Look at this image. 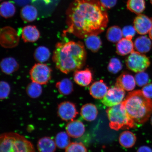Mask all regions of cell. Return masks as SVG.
Masks as SVG:
<instances>
[{
    "mask_svg": "<svg viewBox=\"0 0 152 152\" xmlns=\"http://www.w3.org/2000/svg\"><path fill=\"white\" fill-rule=\"evenodd\" d=\"M109 88L102 80L95 82L91 85L90 88V94L96 99H102L105 96Z\"/></svg>",
    "mask_w": 152,
    "mask_h": 152,
    "instance_id": "15",
    "label": "cell"
},
{
    "mask_svg": "<svg viewBox=\"0 0 152 152\" xmlns=\"http://www.w3.org/2000/svg\"><path fill=\"white\" fill-rule=\"evenodd\" d=\"M40 37V34L35 26H26L22 29V37L25 42H35L39 39Z\"/></svg>",
    "mask_w": 152,
    "mask_h": 152,
    "instance_id": "14",
    "label": "cell"
},
{
    "mask_svg": "<svg viewBox=\"0 0 152 152\" xmlns=\"http://www.w3.org/2000/svg\"><path fill=\"white\" fill-rule=\"evenodd\" d=\"M110 128L118 131L135 128L136 124L131 118L124 104L121 103L110 107L106 110Z\"/></svg>",
    "mask_w": 152,
    "mask_h": 152,
    "instance_id": "5",
    "label": "cell"
},
{
    "mask_svg": "<svg viewBox=\"0 0 152 152\" xmlns=\"http://www.w3.org/2000/svg\"><path fill=\"white\" fill-rule=\"evenodd\" d=\"M134 47L138 52L144 54L149 52L152 47V42L146 36H141L136 39L134 41Z\"/></svg>",
    "mask_w": 152,
    "mask_h": 152,
    "instance_id": "21",
    "label": "cell"
},
{
    "mask_svg": "<svg viewBox=\"0 0 152 152\" xmlns=\"http://www.w3.org/2000/svg\"><path fill=\"white\" fill-rule=\"evenodd\" d=\"M0 87V98L1 100L4 99L8 96L10 93V86L7 82L3 81H1Z\"/></svg>",
    "mask_w": 152,
    "mask_h": 152,
    "instance_id": "35",
    "label": "cell"
},
{
    "mask_svg": "<svg viewBox=\"0 0 152 152\" xmlns=\"http://www.w3.org/2000/svg\"><path fill=\"white\" fill-rule=\"evenodd\" d=\"M66 132L71 137L78 138L84 134L85 126L83 122L79 120H73L67 124L66 126Z\"/></svg>",
    "mask_w": 152,
    "mask_h": 152,
    "instance_id": "13",
    "label": "cell"
},
{
    "mask_svg": "<svg viewBox=\"0 0 152 152\" xmlns=\"http://www.w3.org/2000/svg\"><path fill=\"white\" fill-rule=\"evenodd\" d=\"M134 44L132 39L124 38L117 43L116 52L120 56H124L134 51Z\"/></svg>",
    "mask_w": 152,
    "mask_h": 152,
    "instance_id": "18",
    "label": "cell"
},
{
    "mask_svg": "<svg viewBox=\"0 0 152 152\" xmlns=\"http://www.w3.org/2000/svg\"><path fill=\"white\" fill-rule=\"evenodd\" d=\"M50 53L46 47L41 46L37 48L34 53V58L39 63H43L49 59Z\"/></svg>",
    "mask_w": 152,
    "mask_h": 152,
    "instance_id": "28",
    "label": "cell"
},
{
    "mask_svg": "<svg viewBox=\"0 0 152 152\" xmlns=\"http://www.w3.org/2000/svg\"><path fill=\"white\" fill-rule=\"evenodd\" d=\"M142 92L144 96L149 99L152 98V83L144 86L142 89Z\"/></svg>",
    "mask_w": 152,
    "mask_h": 152,
    "instance_id": "38",
    "label": "cell"
},
{
    "mask_svg": "<svg viewBox=\"0 0 152 152\" xmlns=\"http://www.w3.org/2000/svg\"><path fill=\"white\" fill-rule=\"evenodd\" d=\"M66 16L68 28L64 35L72 34L80 39L101 33L109 22L106 9L98 0H75Z\"/></svg>",
    "mask_w": 152,
    "mask_h": 152,
    "instance_id": "1",
    "label": "cell"
},
{
    "mask_svg": "<svg viewBox=\"0 0 152 152\" xmlns=\"http://www.w3.org/2000/svg\"><path fill=\"white\" fill-rule=\"evenodd\" d=\"M1 71L6 75H10L14 73L18 69V62L12 57H7L1 61Z\"/></svg>",
    "mask_w": 152,
    "mask_h": 152,
    "instance_id": "17",
    "label": "cell"
},
{
    "mask_svg": "<svg viewBox=\"0 0 152 152\" xmlns=\"http://www.w3.org/2000/svg\"><path fill=\"white\" fill-rule=\"evenodd\" d=\"M26 94L30 98L35 99L39 97L42 92V88L41 85L32 82L26 87Z\"/></svg>",
    "mask_w": 152,
    "mask_h": 152,
    "instance_id": "31",
    "label": "cell"
},
{
    "mask_svg": "<svg viewBox=\"0 0 152 152\" xmlns=\"http://www.w3.org/2000/svg\"><path fill=\"white\" fill-rule=\"evenodd\" d=\"M149 36L150 39L152 40V27L149 32Z\"/></svg>",
    "mask_w": 152,
    "mask_h": 152,
    "instance_id": "42",
    "label": "cell"
},
{
    "mask_svg": "<svg viewBox=\"0 0 152 152\" xmlns=\"http://www.w3.org/2000/svg\"><path fill=\"white\" fill-rule=\"evenodd\" d=\"M65 152H88L81 142H72L65 149Z\"/></svg>",
    "mask_w": 152,
    "mask_h": 152,
    "instance_id": "33",
    "label": "cell"
},
{
    "mask_svg": "<svg viewBox=\"0 0 152 152\" xmlns=\"http://www.w3.org/2000/svg\"><path fill=\"white\" fill-rule=\"evenodd\" d=\"M55 141L56 147L60 149H66L71 143L69 134L64 132H60L56 134Z\"/></svg>",
    "mask_w": 152,
    "mask_h": 152,
    "instance_id": "29",
    "label": "cell"
},
{
    "mask_svg": "<svg viewBox=\"0 0 152 152\" xmlns=\"http://www.w3.org/2000/svg\"><path fill=\"white\" fill-rule=\"evenodd\" d=\"M0 12L1 16L3 18H10L15 15L16 8L12 2L4 1L1 4Z\"/></svg>",
    "mask_w": 152,
    "mask_h": 152,
    "instance_id": "30",
    "label": "cell"
},
{
    "mask_svg": "<svg viewBox=\"0 0 152 152\" xmlns=\"http://www.w3.org/2000/svg\"><path fill=\"white\" fill-rule=\"evenodd\" d=\"M151 62L145 55L138 52H133L126 60L127 68L136 73L144 72L149 67Z\"/></svg>",
    "mask_w": 152,
    "mask_h": 152,
    "instance_id": "6",
    "label": "cell"
},
{
    "mask_svg": "<svg viewBox=\"0 0 152 152\" xmlns=\"http://www.w3.org/2000/svg\"><path fill=\"white\" fill-rule=\"evenodd\" d=\"M134 27L140 35L149 33L152 27V18L144 14H140L134 19Z\"/></svg>",
    "mask_w": 152,
    "mask_h": 152,
    "instance_id": "11",
    "label": "cell"
},
{
    "mask_svg": "<svg viewBox=\"0 0 152 152\" xmlns=\"http://www.w3.org/2000/svg\"><path fill=\"white\" fill-rule=\"evenodd\" d=\"M136 137L130 131H125L120 135L119 141L122 147L130 148L134 146L136 141Z\"/></svg>",
    "mask_w": 152,
    "mask_h": 152,
    "instance_id": "23",
    "label": "cell"
},
{
    "mask_svg": "<svg viewBox=\"0 0 152 152\" xmlns=\"http://www.w3.org/2000/svg\"><path fill=\"white\" fill-rule=\"evenodd\" d=\"M57 1L54 0H32V2L34 4H37L38 6L39 5L43 6V7H50L51 5L54 4V2L56 3Z\"/></svg>",
    "mask_w": 152,
    "mask_h": 152,
    "instance_id": "37",
    "label": "cell"
},
{
    "mask_svg": "<svg viewBox=\"0 0 152 152\" xmlns=\"http://www.w3.org/2000/svg\"><path fill=\"white\" fill-rule=\"evenodd\" d=\"M0 152H35L31 142L15 132L3 133L0 136Z\"/></svg>",
    "mask_w": 152,
    "mask_h": 152,
    "instance_id": "4",
    "label": "cell"
},
{
    "mask_svg": "<svg viewBox=\"0 0 152 152\" xmlns=\"http://www.w3.org/2000/svg\"><path fill=\"white\" fill-rule=\"evenodd\" d=\"M1 45L4 47H14L19 42V37L16 30L9 26L1 28Z\"/></svg>",
    "mask_w": 152,
    "mask_h": 152,
    "instance_id": "10",
    "label": "cell"
},
{
    "mask_svg": "<svg viewBox=\"0 0 152 152\" xmlns=\"http://www.w3.org/2000/svg\"><path fill=\"white\" fill-rule=\"evenodd\" d=\"M38 11L36 7L31 5H26L23 7L20 11V16L24 21L30 22L37 18Z\"/></svg>",
    "mask_w": 152,
    "mask_h": 152,
    "instance_id": "22",
    "label": "cell"
},
{
    "mask_svg": "<svg viewBox=\"0 0 152 152\" xmlns=\"http://www.w3.org/2000/svg\"><path fill=\"white\" fill-rule=\"evenodd\" d=\"M151 125H152V116L151 118Z\"/></svg>",
    "mask_w": 152,
    "mask_h": 152,
    "instance_id": "43",
    "label": "cell"
},
{
    "mask_svg": "<svg viewBox=\"0 0 152 152\" xmlns=\"http://www.w3.org/2000/svg\"><path fill=\"white\" fill-rule=\"evenodd\" d=\"M122 68V64L118 58H113L110 60L107 66L108 71L113 74L118 73Z\"/></svg>",
    "mask_w": 152,
    "mask_h": 152,
    "instance_id": "32",
    "label": "cell"
},
{
    "mask_svg": "<svg viewBox=\"0 0 152 152\" xmlns=\"http://www.w3.org/2000/svg\"><path fill=\"white\" fill-rule=\"evenodd\" d=\"M123 37L127 39H132L135 35L136 30L134 26H125L122 30Z\"/></svg>",
    "mask_w": 152,
    "mask_h": 152,
    "instance_id": "36",
    "label": "cell"
},
{
    "mask_svg": "<svg viewBox=\"0 0 152 152\" xmlns=\"http://www.w3.org/2000/svg\"><path fill=\"white\" fill-rule=\"evenodd\" d=\"M52 70L46 64L38 63L34 64L30 72L32 82L41 85L47 84L50 80Z\"/></svg>",
    "mask_w": 152,
    "mask_h": 152,
    "instance_id": "7",
    "label": "cell"
},
{
    "mask_svg": "<svg viewBox=\"0 0 152 152\" xmlns=\"http://www.w3.org/2000/svg\"><path fill=\"white\" fill-rule=\"evenodd\" d=\"M86 58L83 43L71 41L57 43L53 60L57 69L67 74L80 69L85 64Z\"/></svg>",
    "mask_w": 152,
    "mask_h": 152,
    "instance_id": "2",
    "label": "cell"
},
{
    "mask_svg": "<svg viewBox=\"0 0 152 152\" xmlns=\"http://www.w3.org/2000/svg\"><path fill=\"white\" fill-rule=\"evenodd\" d=\"M137 152H152V150L148 146H143L139 148Z\"/></svg>",
    "mask_w": 152,
    "mask_h": 152,
    "instance_id": "41",
    "label": "cell"
},
{
    "mask_svg": "<svg viewBox=\"0 0 152 152\" xmlns=\"http://www.w3.org/2000/svg\"><path fill=\"white\" fill-rule=\"evenodd\" d=\"M56 147L55 141L48 137L40 139L37 142V147L39 152H55Z\"/></svg>",
    "mask_w": 152,
    "mask_h": 152,
    "instance_id": "20",
    "label": "cell"
},
{
    "mask_svg": "<svg viewBox=\"0 0 152 152\" xmlns=\"http://www.w3.org/2000/svg\"><path fill=\"white\" fill-rule=\"evenodd\" d=\"M122 103L136 124H143L152 115V100L144 96L142 91L129 93Z\"/></svg>",
    "mask_w": 152,
    "mask_h": 152,
    "instance_id": "3",
    "label": "cell"
},
{
    "mask_svg": "<svg viewBox=\"0 0 152 152\" xmlns=\"http://www.w3.org/2000/svg\"><path fill=\"white\" fill-rule=\"evenodd\" d=\"M32 0H13L16 4L20 7H24L28 5Z\"/></svg>",
    "mask_w": 152,
    "mask_h": 152,
    "instance_id": "40",
    "label": "cell"
},
{
    "mask_svg": "<svg viewBox=\"0 0 152 152\" xmlns=\"http://www.w3.org/2000/svg\"><path fill=\"white\" fill-rule=\"evenodd\" d=\"M136 84L138 86L142 87L148 84L149 82V76L144 72H139L135 76Z\"/></svg>",
    "mask_w": 152,
    "mask_h": 152,
    "instance_id": "34",
    "label": "cell"
},
{
    "mask_svg": "<svg viewBox=\"0 0 152 152\" xmlns=\"http://www.w3.org/2000/svg\"><path fill=\"white\" fill-rule=\"evenodd\" d=\"M127 8L132 12L139 15L145 10V2L144 0H128Z\"/></svg>",
    "mask_w": 152,
    "mask_h": 152,
    "instance_id": "26",
    "label": "cell"
},
{
    "mask_svg": "<svg viewBox=\"0 0 152 152\" xmlns=\"http://www.w3.org/2000/svg\"><path fill=\"white\" fill-rule=\"evenodd\" d=\"M81 116L85 121H93L96 119L98 114V109L94 104H87L82 106L81 109Z\"/></svg>",
    "mask_w": 152,
    "mask_h": 152,
    "instance_id": "19",
    "label": "cell"
},
{
    "mask_svg": "<svg viewBox=\"0 0 152 152\" xmlns=\"http://www.w3.org/2000/svg\"><path fill=\"white\" fill-rule=\"evenodd\" d=\"M74 79L77 84L82 86H86L92 81V73L88 69L82 71L77 70L74 73Z\"/></svg>",
    "mask_w": 152,
    "mask_h": 152,
    "instance_id": "16",
    "label": "cell"
},
{
    "mask_svg": "<svg viewBox=\"0 0 152 152\" xmlns=\"http://www.w3.org/2000/svg\"><path fill=\"white\" fill-rule=\"evenodd\" d=\"M125 94V91L123 89L116 86L112 87L108 90L102 102L107 107H113L121 103Z\"/></svg>",
    "mask_w": 152,
    "mask_h": 152,
    "instance_id": "8",
    "label": "cell"
},
{
    "mask_svg": "<svg viewBox=\"0 0 152 152\" xmlns=\"http://www.w3.org/2000/svg\"><path fill=\"white\" fill-rule=\"evenodd\" d=\"M122 30L117 26H113L108 28L106 32V37L108 41L113 43L118 42L122 39Z\"/></svg>",
    "mask_w": 152,
    "mask_h": 152,
    "instance_id": "25",
    "label": "cell"
},
{
    "mask_svg": "<svg viewBox=\"0 0 152 152\" xmlns=\"http://www.w3.org/2000/svg\"><path fill=\"white\" fill-rule=\"evenodd\" d=\"M100 3L106 9H110L115 7L117 0H99Z\"/></svg>",
    "mask_w": 152,
    "mask_h": 152,
    "instance_id": "39",
    "label": "cell"
},
{
    "mask_svg": "<svg viewBox=\"0 0 152 152\" xmlns=\"http://www.w3.org/2000/svg\"><path fill=\"white\" fill-rule=\"evenodd\" d=\"M78 113L75 104L71 102H64L58 106V115L63 121H73Z\"/></svg>",
    "mask_w": 152,
    "mask_h": 152,
    "instance_id": "9",
    "label": "cell"
},
{
    "mask_svg": "<svg viewBox=\"0 0 152 152\" xmlns=\"http://www.w3.org/2000/svg\"><path fill=\"white\" fill-rule=\"evenodd\" d=\"M1 1H2V0H1Z\"/></svg>",
    "mask_w": 152,
    "mask_h": 152,
    "instance_id": "45",
    "label": "cell"
},
{
    "mask_svg": "<svg viewBox=\"0 0 152 152\" xmlns=\"http://www.w3.org/2000/svg\"><path fill=\"white\" fill-rule=\"evenodd\" d=\"M135 80L130 74L124 72L117 78L115 86L124 91H131L136 86Z\"/></svg>",
    "mask_w": 152,
    "mask_h": 152,
    "instance_id": "12",
    "label": "cell"
},
{
    "mask_svg": "<svg viewBox=\"0 0 152 152\" xmlns=\"http://www.w3.org/2000/svg\"><path fill=\"white\" fill-rule=\"evenodd\" d=\"M56 86L60 94L64 96L71 94L73 91V83L69 79H64L58 82Z\"/></svg>",
    "mask_w": 152,
    "mask_h": 152,
    "instance_id": "24",
    "label": "cell"
},
{
    "mask_svg": "<svg viewBox=\"0 0 152 152\" xmlns=\"http://www.w3.org/2000/svg\"><path fill=\"white\" fill-rule=\"evenodd\" d=\"M150 2H151V3L152 5V0H150Z\"/></svg>",
    "mask_w": 152,
    "mask_h": 152,
    "instance_id": "44",
    "label": "cell"
},
{
    "mask_svg": "<svg viewBox=\"0 0 152 152\" xmlns=\"http://www.w3.org/2000/svg\"><path fill=\"white\" fill-rule=\"evenodd\" d=\"M86 47L93 52H96L99 50L102 45L100 38L96 35L89 36L85 40Z\"/></svg>",
    "mask_w": 152,
    "mask_h": 152,
    "instance_id": "27",
    "label": "cell"
}]
</instances>
